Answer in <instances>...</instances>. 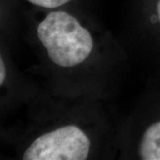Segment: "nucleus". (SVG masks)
<instances>
[{"label":"nucleus","instance_id":"1","mask_svg":"<svg viewBox=\"0 0 160 160\" xmlns=\"http://www.w3.org/2000/svg\"><path fill=\"white\" fill-rule=\"evenodd\" d=\"M37 34L52 62L61 67L82 63L93 48L90 32L66 12L48 13L39 23Z\"/></svg>","mask_w":160,"mask_h":160},{"label":"nucleus","instance_id":"2","mask_svg":"<svg viewBox=\"0 0 160 160\" xmlns=\"http://www.w3.org/2000/svg\"><path fill=\"white\" fill-rule=\"evenodd\" d=\"M90 140L76 126H67L37 138L23 155L24 160H85Z\"/></svg>","mask_w":160,"mask_h":160},{"label":"nucleus","instance_id":"3","mask_svg":"<svg viewBox=\"0 0 160 160\" xmlns=\"http://www.w3.org/2000/svg\"><path fill=\"white\" fill-rule=\"evenodd\" d=\"M140 156L143 160H160V122L145 131L140 144Z\"/></svg>","mask_w":160,"mask_h":160},{"label":"nucleus","instance_id":"4","mask_svg":"<svg viewBox=\"0 0 160 160\" xmlns=\"http://www.w3.org/2000/svg\"><path fill=\"white\" fill-rule=\"evenodd\" d=\"M35 6L45 7V8H55L62 6L71 0H28Z\"/></svg>","mask_w":160,"mask_h":160},{"label":"nucleus","instance_id":"5","mask_svg":"<svg viewBox=\"0 0 160 160\" xmlns=\"http://www.w3.org/2000/svg\"><path fill=\"white\" fill-rule=\"evenodd\" d=\"M6 65L4 62V60L0 54V86L3 84L4 80L6 78Z\"/></svg>","mask_w":160,"mask_h":160},{"label":"nucleus","instance_id":"6","mask_svg":"<svg viewBox=\"0 0 160 160\" xmlns=\"http://www.w3.org/2000/svg\"><path fill=\"white\" fill-rule=\"evenodd\" d=\"M159 21V18H158V15H156V14H153V15H151L150 16V22L152 24H155V23H157Z\"/></svg>","mask_w":160,"mask_h":160},{"label":"nucleus","instance_id":"7","mask_svg":"<svg viewBox=\"0 0 160 160\" xmlns=\"http://www.w3.org/2000/svg\"><path fill=\"white\" fill-rule=\"evenodd\" d=\"M157 9H158V18H159V22H160V0L158 1V3Z\"/></svg>","mask_w":160,"mask_h":160}]
</instances>
